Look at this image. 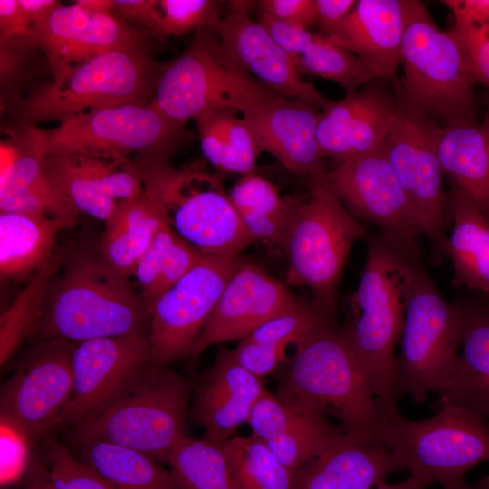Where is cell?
Returning <instances> with one entry per match:
<instances>
[{"label": "cell", "instance_id": "obj_1", "mask_svg": "<svg viewBox=\"0 0 489 489\" xmlns=\"http://www.w3.org/2000/svg\"><path fill=\"white\" fill-rule=\"evenodd\" d=\"M419 254L382 235L369 241L350 315L342 327L376 398L380 419L399 412L395 395V348L404 327Z\"/></svg>", "mask_w": 489, "mask_h": 489}, {"label": "cell", "instance_id": "obj_2", "mask_svg": "<svg viewBox=\"0 0 489 489\" xmlns=\"http://www.w3.org/2000/svg\"><path fill=\"white\" fill-rule=\"evenodd\" d=\"M149 315L129 277L100 255L79 253L68 257L51 279L41 316L29 340L80 342L146 333Z\"/></svg>", "mask_w": 489, "mask_h": 489}, {"label": "cell", "instance_id": "obj_3", "mask_svg": "<svg viewBox=\"0 0 489 489\" xmlns=\"http://www.w3.org/2000/svg\"><path fill=\"white\" fill-rule=\"evenodd\" d=\"M276 396L325 416L333 412L350 436L384 448L375 396L343 328L336 323L296 346Z\"/></svg>", "mask_w": 489, "mask_h": 489}, {"label": "cell", "instance_id": "obj_4", "mask_svg": "<svg viewBox=\"0 0 489 489\" xmlns=\"http://www.w3.org/2000/svg\"><path fill=\"white\" fill-rule=\"evenodd\" d=\"M143 191L163 221L205 254L240 255L255 239L244 226L221 177L196 161L176 168L162 155L136 154Z\"/></svg>", "mask_w": 489, "mask_h": 489}, {"label": "cell", "instance_id": "obj_5", "mask_svg": "<svg viewBox=\"0 0 489 489\" xmlns=\"http://www.w3.org/2000/svg\"><path fill=\"white\" fill-rule=\"evenodd\" d=\"M166 63L149 51H111L35 83L9 110L8 127L59 123L79 114L129 103L149 104Z\"/></svg>", "mask_w": 489, "mask_h": 489}, {"label": "cell", "instance_id": "obj_6", "mask_svg": "<svg viewBox=\"0 0 489 489\" xmlns=\"http://www.w3.org/2000/svg\"><path fill=\"white\" fill-rule=\"evenodd\" d=\"M189 386L167 365L145 366L106 408L67 430L77 446L104 441L168 463L186 434Z\"/></svg>", "mask_w": 489, "mask_h": 489}, {"label": "cell", "instance_id": "obj_7", "mask_svg": "<svg viewBox=\"0 0 489 489\" xmlns=\"http://www.w3.org/2000/svg\"><path fill=\"white\" fill-rule=\"evenodd\" d=\"M399 103L446 123L474 120L475 100L465 51L450 29H440L421 1L403 0Z\"/></svg>", "mask_w": 489, "mask_h": 489}, {"label": "cell", "instance_id": "obj_8", "mask_svg": "<svg viewBox=\"0 0 489 489\" xmlns=\"http://www.w3.org/2000/svg\"><path fill=\"white\" fill-rule=\"evenodd\" d=\"M379 437L410 475L443 489H476L465 475L489 461V420L448 403L423 420L408 419L400 412L381 419Z\"/></svg>", "mask_w": 489, "mask_h": 489}, {"label": "cell", "instance_id": "obj_9", "mask_svg": "<svg viewBox=\"0 0 489 489\" xmlns=\"http://www.w3.org/2000/svg\"><path fill=\"white\" fill-rule=\"evenodd\" d=\"M364 234L336 195L313 180L306 199L294 197L282 244L288 260L287 282L311 288L315 302L335 314L337 292L350 249Z\"/></svg>", "mask_w": 489, "mask_h": 489}, {"label": "cell", "instance_id": "obj_10", "mask_svg": "<svg viewBox=\"0 0 489 489\" xmlns=\"http://www.w3.org/2000/svg\"><path fill=\"white\" fill-rule=\"evenodd\" d=\"M464 313L448 302L419 261L407 305L401 350L396 360L395 395L422 403L447 387L459 358Z\"/></svg>", "mask_w": 489, "mask_h": 489}, {"label": "cell", "instance_id": "obj_11", "mask_svg": "<svg viewBox=\"0 0 489 489\" xmlns=\"http://www.w3.org/2000/svg\"><path fill=\"white\" fill-rule=\"evenodd\" d=\"M14 131L40 155L45 152L149 154L168 157L191 139L177 124L149 104L129 103L90 110L52 129L5 128Z\"/></svg>", "mask_w": 489, "mask_h": 489}, {"label": "cell", "instance_id": "obj_12", "mask_svg": "<svg viewBox=\"0 0 489 489\" xmlns=\"http://www.w3.org/2000/svg\"><path fill=\"white\" fill-rule=\"evenodd\" d=\"M439 129L429 116L399 103L383 141L386 156L429 241V260L434 265L447 258L446 194L437 156Z\"/></svg>", "mask_w": 489, "mask_h": 489}, {"label": "cell", "instance_id": "obj_13", "mask_svg": "<svg viewBox=\"0 0 489 489\" xmlns=\"http://www.w3.org/2000/svg\"><path fill=\"white\" fill-rule=\"evenodd\" d=\"M229 99L261 153H270L297 175L314 178L324 171L316 137L321 115L317 107L274 92L243 69L235 75Z\"/></svg>", "mask_w": 489, "mask_h": 489}, {"label": "cell", "instance_id": "obj_14", "mask_svg": "<svg viewBox=\"0 0 489 489\" xmlns=\"http://www.w3.org/2000/svg\"><path fill=\"white\" fill-rule=\"evenodd\" d=\"M244 260L240 255L203 258L148 310V339L152 361L168 366L188 357L233 274Z\"/></svg>", "mask_w": 489, "mask_h": 489}, {"label": "cell", "instance_id": "obj_15", "mask_svg": "<svg viewBox=\"0 0 489 489\" xmlns=\"http://www.w3.org/2000/svg\"><path fill=\"white\" fill-rule=\"evenodd\" d=\"M312 179L332 191L351 214L377 225L383 236L419 254L417 237L423 232L383 144Z\"/></svg>", "mask_w": 489, "mask_h": 489}, {"label": "cell", "instance_id": "obj_16", "mask_svg": "<svg viewBox=\"0 0 489 489\" xmlns=\"http://www.w3.org/2000/svg\"><path fill=\"white\" fill-rule=\"evenodd\" d=\"M73 347L65 340L35 343L2 386L1 419L23 431L33 445L54 432L70 400Z\"/></svg>", "mask_w": 489, "mask_h": 489}, {"label": "cell", "instance_id": "obj_17", "mask_svg": "<svg viewBox=\"0 0 489 489\" xmlns=\"http://www.w3.org/2000/svg\"><path fill=\"white\" fill-rule=\"evenodd\" d=\"M236 67L216 30L201 29L182 53L166 63L149 105L182 126L204 112L234 108L229 92Z\"/></svg>", "mask_w": 489, "mask_h": 489}, {"label": "cell", "instance_id": "obj_18", "mask_svg": "<svg viewBox=\"0 0 489 489\" xmlns=\"http://www.w3.org/2000/svg\"><path fill=\"white\" fill-rule=\"evenodd\" d=\"M151 361L146 333L74 342L72 391L54 431L69 430L98 414Z\"/></svg>", "mask_w": 489, "mask_h": 489}, {"label": "cell", "instance_id": "obj_19", "mask_svg": "<svg viewBox=\"0 0 489 489\" xmlns=\"http://www.w3.org/2000/svg\"><path fill=\"white\" fill-rule=\"evenodd\" d=\"M29 38L46 57L53 79L91 57L111 51H149L153 39L114 14L62 5L31 29Z\"/></svg>", "mask_w": 489, "mask_h": 489}, {"label": "cell", "instance_id": "obj_20", "mask_svg": "<svg viewBox=\"0 0 489 489\" xmlns=\"http://www.w3.org/2000/svg\"><path fill=\"white\" fill-rule=\"evenodd\" d=\"M254 3L230 1L229 10L214 28L225 52L240 68L274 92L325 110L331 101L302 78L292 57L261 23L250 17Z\"/></svg>", "mask_w": 489, "mask_h": 489}, {"label": "cell", "instance_id": "obj_21", "mask_svg": "<svg viewBox=\"0 0 489 489\" xmlns=\"http://www.w3.org/2000/svg\"><path fill=\"white\" fill-rule=\"evenodd\" d=\"M51 177L79 213L106 223L119 204L139 196L142 181L132 159L106 153L41 154Z\"/></svg>", "mask_w": 489, "mask_h": 489}, {"label": "cell", "instance_id": "obj_22", "mask_svg": "<svg viewBox=\"0 0 489 489\" xmlns=\"http://www.w3.org/2000/svg\"><path fill=\"white\" fill-rule=\"evenodd\" d=\"M302 304L282 282L244 261L227 283L188 358L197 359L214 344L241 340L269 320Z\"/></svg>", "mask_w": 489, "mask_h": 489}, {"label": "cell", "instance_id": "obj_23", "mask_svg": "<svg viewBox=\"0 0 489 489\" xmlns=\"http://www.w3.org/2000/svg\"><path fill=\"white\" fill-rule=\"evenodd\" d=\"M398 101L374 83L331 101L316 131L321 157L340 163L383 144L398 110Z\"/></svg>", "mask_w": 489, "mask_h": 489}, {"label": "cell", "instance_id": "obj_24", "mask_svg": "<svg viewBox=\"0 0 489 489\" xmlns=\"http://www.w3.org/2000/svg\"><path fill=\"white\" fill-rule=\"evenodd\" d=\"M0 143V212L43 216L68 224L79 213L48 173L43 158L16 132Z\"/></svg>", "mask_w": 489, "mask_h": 489}, {"label": "cell", "instance_id": "obj_25", "mask_svg": "<svg viewBox=\"0 0 489 489\" xmlns=\"http://www.w3.org/2000/svg\"><path fill=\"white\" fill-rule=\"evenodd\" d=\"M265 388L262 379L243 369L231 350L219 348L199 384L191 411L206 439L223 445L244 423Z\"/></svg>", "mask_w": 489, "mask_h": 489}, {"label": "cell", "instance_id": "obj_26", "mask_svg": "<svg viewBox=\"0 0 489 489\" xmlns=\"http://www.w3.org/2000/svg\"><path fill=\"white\" fill-rule=\"evenodd\" d=\"M403 0H358L327 36L355 54L376 78H393L402 62Z\"/></svg>", "mask_w": 489, "mask_h": 489}, {"label": "cell", "instance_id": "obj_27", "mask_svg": "<svg viewBox=\"0 0 489 489\" xmlns=\"http://www.w3.org/2000/svg\"><path fill=\"white\" fill-rule=\"evenodd\" d=\"M401 470L389 450L363 444L341 430L293 475L292 489H371Z\"/></svg>", "mask_w": 489, "mask_h": 489}, {"label": "cell", "instance_id": "obj_28", "mask_svg": "<svg viewBox=\"0 0 489 489\" xmlns=\"http://www.w3.org/2000/svg\"><path fill=\"white\" fill-rule=\"evenodd\" d=\"M464 331L451 379L441 403L465 408L489 420V300H464Z\"/></svg>", "mask_w": 489, "mask_h": 489}, {"label": "cell", "instance_id": "obj_29", "mask_svg": "<svg viewBox=\"0 0 489 489\" xmlns=\"http://www.w3.org/2000/svg\"><path fill=\"white\" fill-rule=\"evenodd\" d=\"M447 258L454 287H466L489 300V218L460 190L446 195Z\"/></svg>", "mask_w": 489, "mask_h": 489}, {"label": "cell", "instance_id": "obj_30", "mask_svg": "<svg viewBox=\"0 0 489 489\" xmlns=\"http://www.w3.org/2000/svg\"><path fill=\"white\" fill-rule=\"evenodd\" d=\"M437 156L451 187L489 218V121L446 123L438 132Z\"/></svg>", "mask_w": 489, "mask_h": 489}, {"label": "cell", "instance_id": "obj_31", "mask_svg": "<svg viewBox=\"0 0 489 489\" xmlns=\"http://www.w3.org/2000/svg\"><path fill=\"white\" fill-rule=\"evenodd\" d=\"M71 228L64 222L43 216L0 212L2 282L30 279L56 254L58 234Z\"/></svg>", "mask_w": 489, "mask_h": 489}, {"label": "cell", "instance_id": "obj_32", "mask_svg": "<svg viewBox=\"0 0 489 489\" xmlns=\"http://www.w3.org/2000/svg\"><path fill=\"white\" fill-rule=\"evenodd\" d=\"M164 223L157 206L142 192L119 204L105 223L99 255L119 273L130 277Z\"/></svg>", "mask_w": 489, "mask_h": 489}, {"label": "cell", "instance_id": "obj_33", "mask_svg": "<svg viewBox=\"0 0 489 489\" xmlns=\"http://www.w3.org/2000/svg\"><path fill=\"white\" fill-rule=\"evenodd\" d=\"M235 108L204 112L194 120L200 148L207 161L218 171L253 174L261 154L254 136Z\"/></svg>", "mask_w": 489, "mask_h": 489}, {"label": "cell", "instance_id": "obj_34", "mask_svg": "<svg viewBox=\"0 0 489 489\" xmlns=\"http://www.w3.org/2000/svg\"><path fill=\"white\" fill-rule=\"evenodd\" d=\"M78 446V459L115 489H186L171 469L138 451L104 441Z\"/></svg>", "mask_w": 489, "mask_h": 489}, {"label": "cell", "instance_id": "obj_35", "mask_svg": "<svg viewBox=\"0 0 489 489\" xmlns=\"http://www.w3.org/2000/svg\"><path fill=\"white\" fill-rule=\"evenodd\" d=\"M205 255L163 223L138 263L133 277L147 311Z\"/></svg>", "mask_w": 489, "mask_h": 489}, {"label": "cell", "instance_id": "obj_36", "mask_svg": "<svg viewBox=\"0 0 489 489\" xmlns=\"http://www.w3.org/2000/svg\"><path fill=\"white\" fill-rule=\"evenodd\" d=\"M62 256L55 254L27 281L0 317V363L5 365L23 342L30 339L39 321L45 292L59 271Z\"/></svg>", "mask_w": 489, "mask_h": 489}, {"label": "cell", "instance_id": "obj_37", "mask_svg": "<svg viewBox=\"0 0 489 489\" xmlns=\"http://www.w3.org/2000/svg\"><path fill=\"white\" fill-rule=\"evenodd\" d=\"M236 489H292L293 475L253 434L222 445Z\"/></svg>", "mask_w": 489, "mask_h": 489}, {"label": "cell", "instance_id": "obj_38", "mask_svg": "<svg viewBox=\"0 0 489 489\" xmlns=\"http://www.w3.org/2000/svg\"><path fill=\"white\" fill-rule=\"evenodd\" d=\"M168 464L186 489H236L222 445L186 436Z\"/></svg>", "mask_w": 489, "mask_h": 489}, {"label": "cell", "instance_id": "obj_39", "mask_svg": "<svg viewBox=\"0 0 489 489\" xmlns=\"http://www.w3.org/2000/svg\"><path fill=\"white\" fill-rule=\"evenodd\" d=\"M293 60L302 74L331 80L340 84L346 93L353 92L376 79L355 54L322 34L312 33Z\"/></svg>", "mask_w": 489, "mask_h": 489}, {"label": "cell", "instance_id": "obj_40", "mask_svg": "<svg viewBox=\"0 0 489 489\" xmlns=\"http://www.w3.org/2000/svg\"><path fill=\"white\" fill-rule=\"evenodd\" d=\"M321 412L311 410L283 433L264 442L294 475L309 464L340 432Z\"/></svg>", "mask_w": 489, "mask_h": 489}, {"label": "cell", "instance_id": "obj_41", "mask_svg": "<svg viewBox=\"0 0 489 489\" xmlns=\"http://www.w3.org/2000/svg\"><path fill=\"white\" fill-rule=\"evenodd\" d=\"M332 324L335 314L314 301L269 320L245 338L274 346H298Z\"/></svg>", "mask_w": 489, "mask_h": 489}, {"label": "cell", "instance_id": "obj_42", "mask_svg": "<svg viewBox=\"0 0 489 489\" xmlns=\"http://www.w3.org/2000/svg\"><path fill=\"white\" fill-rule=\"evenodd\" d=\"M42 441L50 489H115L95 470L77 459L52 434Z\"/></svg>", "mask_w": 489, "mask_h": 489}, {"label": "cell", "instance_id": "obj_43", "mask_svg": "<svg viewBox=\"0 0 489 489\" xmlns=\"http://www.w3.org/2000/svg\"><path fill=\"white\" fill-rule=\"evenodd\" d=\"M229 197L236 211L268 216L288 227L294 197L284 198L278 187L261 176L248 174L230 189Z\"/></svg>", "mask_w": 489, "mask_h": 489}, {"label": "cell", "instance_id": "obj_44", "mask_svg": "<svg viewBox=\"0 0 489 489\" xmlns=\"http://www.w3.org/2000/svg\"><path fill=\"white\" fill-rule=\"evenodd\" d=\"M39 50L28 36L0 40L1 104L9 110L23 96L33 78V55Z\"/></svg>", "mask_w": 489, "mask_h": 489}, {"label": "cell", "instance_id": "obj_45", "mask_svg": "<svg viewBox=\"0 0 489 489\" xmlns=\"http://www.w3.org/2000/svg\"><path fill=\"white\" fill-rule=\"evenodd\" d=\"M158 6L162 14V40L215 28L223 15L221 2L215 0H159Z\"/></svg>", "mask_w": 489, "mask_h": 489}, {"label": "cell", "instance_id": "obj_46", "mask_svg": "<svg viewBox=\"0 0 489 489\" xmlns=\"http://www.w3.org/2000/svg\"><path fill=\"white\" fill-rule=\"evenodd\" d=\"M451 30L466 53L474 84L489 86V20L474 24H455Z\"/></svg>", "mask_w": 489, "mask_h": 489}, {"label": "cell", "instance_id": "obj_47", "mask_svg": "<svg viewBox=\"0 0 489 489\" xmlns=\"http://www.w3.org/2000/svg\"><path fill=\"white\" fill-rule=\"evenodd\" d=\"M1 484L15 481L26 468L29 448L28 436L13 424L1 419Z\"/></svg>", "mask_w": 489, "mask_h": 489}, {"label": "cell", "instance_id": "obj_48", "mask_svg": "<svg viewBox=\"0 0 489 489\" xmlns=\"http://www.w3.org/2000/svg\"><path fill=\"white\" fill-rule=\"evenodd\" d=\"M285 349L284 346L270 345L244 338L231 353L243 369L261 379L274 371L283 361Z\"/></svg>", "mask_w": 489, "mask_h": 489}, {"label": "cell", "instance_id": "obj_49", "mask_svg": "<svg viewBox=\"0 0 489 489\" xmlns=\"http://www.w3.org/2000/svg\"><path fill=\"white\" fill-rule=\"evenodd\" d=\"M260 14L309 30L317 24L315 0H261Z\"/></svg>", "mask_w": 489, "mask_h": 489}, {"label": "cell", "instance_id": "obj_50", "mask_svg": "<svg viewBox=\"0 0 489 489\" xmlns=\"http://www.w3.org/2000/svg\"><path fill=\"white\" fill-rule=\"evenodd\" d=\"M113 14L147 32L154 40H162V14L156 0H113Z\"/></svg>", "mask_w": 489, "mask_h": 489}, {"label": "cell", "instance_id": "obj_51", "mask_svg": "<svg viewBox=\"0 0 489 489\" xmlns=\"http://www.w3.org/2000/svg\"><path fill=\"white\" fill-rule=\"evenodd\" d=\"M355 0H315L317 25L327 35L353 9Z\"/></svg>", "mask_w": 489, "mask_h": 489}, {"label": "cell", "instance_id": "obj_52", "mask_svg": "<svg viewBox=\"0 0 489 489\" xmlns=\"http://www.w3.org/2000/svg\"><path fill=\"white\" fill-rule=\"evenodd\" d=\"M31 29L26 25L18 0L0 1V40L28 36Z\"/></svg>", "mask_w": 489, "mask_h": 489}, {"label": "cell", "instance_id": "obj_53", "mask_svg": "<svg viewBox=\"0 0 489 489\" xmlns=\"http://www.w3.org/2000/svg\"><path fill=\"white\" fill-rule=\"evenodd\" d=\"M452 11L455 24H474L489 20V0H443Z\"/></svg>", "mask_w": 489, "mask_h": 489}, {"label": "cell", "instance_id": "obj_54", "mask_svg": "<svg viewBox=\"0 0 489 489\" xmlns=\"http://www.w3.org/2000/svg\"><path fill=\"white\" fill-rule=\"evenodd\" d=\"M26 25L32 29L62 4L58 0H18Z\"/></svg>", "mask_w": 489, "mask_h": 489}, {"label": "cell", "instance_id": "obj_55", "mask_svg": "<svg viewBox=\"0 0 489 489\" xmlns=\"http://www.w3.org/2000/svg\"><path fill=\"white\" fill-rule=\"evenodd\" d=\"M24 489H50L48 471L43 457H35L26 475Z\"/></svg>", "mask_w": 489, "mask_h": 489}, {"label": "cell", "instance_id": "obj_56", "mask_svg": "<svg viewBox=\"0 0 489 489\" xmlns=\"http://www.w3.org/2000/svg\"><path fill=\"white\" fill-rule=\"evenodd\" d=\"M430 483L424 478L409 475L406 480L392 485L382 484L376 489H427Z\"/></svg>", "mask_w": 489, "mask_h": 489}, {"label": "cell", "instance_id": "obj_57", "mask_svg": "<svg viewBox=\"0 0 489 489\" xmlns=\"http://www.w3.org/2000/svg\"><path fill=\"white\" fill-rule=\"evenodd\" d=\"M74 3L92 12L113 14V0H77Z\"/></svg>", "mask_w": 489, "mask_h": 489}, {"label": "cell", "instance_id": "obj_58", "mask_svg": "<svg viewBox=\"0 0 489 489\" xmlns=\"http://www.w3.org/2000/svg\"><path fill=\"white\" fill-rule=\"evenodd\" d=\"M474 486L476 489H489V475H485L479 479Z\"/></svg>", "mask_w": 489, "mask_h": 489}, {"label": "cell", "instance_id": "obj_59", "mask_svg": "<svg viewBox=\"0 0 489 489\" xmlns=\"http://www.w3.org/2000/svg\"><path fill=\"white\" fill-rule=\"evenodd\" d=\"M485 120L489 121V114H487V117H486Z\"/></svg>", "mask_w": 489, "mask_h": 489}, {"label": "cell", "instance_id": "obj_60", "mask_svg": "<svg viewBox=\"0 0 489 489\" xmlns=\"http://www.w3.org/2000/svg\"><path fill=\"white\" fill-rule=\"evenodd\" d=\"M488 114H489V112H488Z\"/></svg>", "mask_w": 489, "mask_h": 489}]
</instances>
